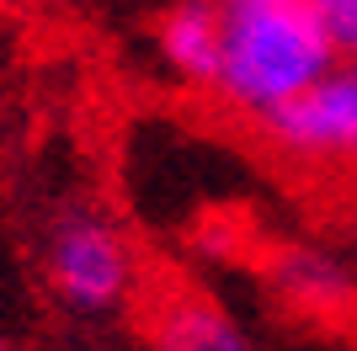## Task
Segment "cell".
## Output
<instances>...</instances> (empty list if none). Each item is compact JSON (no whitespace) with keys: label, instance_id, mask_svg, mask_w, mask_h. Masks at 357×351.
I'll return each mask as SVG.
<instances>
[{"label":"cell","instance_id":"1","mask_svg":"<svg viewBox=\"0 0 357 351\" xmlns=\"http://www.w3.org/2000/svg\"><path fill=\"white\" fill-rule=\"evenodd\" d=\"M336 64L310 0H219V75L213 102L261 123L304 96Z\"/></svg>","mask_w":357,"mask_h":351},{"label":"cell","instance_id":"2","mask_svg":"<svg viewBox=\"0 0 357 351\" xmlns=\"http://www.w3.org/2000/svg\"><path fill=\"white\" fill-rule=\"evenodd\" d=\"M43 282L54 304L75 320H112L139 292V250L107 208L75 197L59 203L43 224Z\"/></svg>","mask_w":357,"mask_h":351},{"label":"cell","instance_id":"3","mask_svg":"<svg viewBox=\"0 0 357 351\" xmlns=\"http://www.w3.org/2000/svg\"><path fill=\"white\" fill-rule=\"evenodd\" d=\"M256 128L304 165H357V58H336L304 96L267 112Z\"/></svg>","mask_w":357,"mask_h":351},{"label":"cell","instance_id":"4","mask_svg":"<svg viewBox=\"0 0 357 351\" xmlns=\"http://www.w3.org/2000/svg\"><path fill=\"white\" fill-rule=\"evenodd\" d=\"M149 351H261V346L213 298L176 288L149 309Z\"/></svg>","mask_w":357,"mask_h":351},{"label":"cell","instance_id":"5","mask_svg":"<svg viewBox=\"0 0 357 351\" xmlns=\"http://www.w3.org/2000/svg\"><path fill=\"white\" fill-rule=\"evenodd\" d=\"M165 70L192 91H213L219 75V0H176L155 32Z\"/></svg>","mask_w":357,"mask_h":351},{"label":"cell","instance_id":"6","mask_svg":"<svg viewBox=\"0 0 357 351\" xmlns=\"http://www.w3.org/2000/svg\"><path fill=\"white\" fill-rule=\"evenodd\" d=\"M272 282L304 309H347L357 298V277L342 256L320 245H288L272 256Z\"/></svg>","mask_w":357,"mask_h":351},{"label":"cell","instance_id":"7","mask_svg":"<svg viewBox=\"0 0 357 351\" xmlns=\"http://www.w3.org/2000/svg\"><path fill=\"white\" fill-rule=\"evenodd\" d=\"M336 58H357V0H310Z\"/></svg>","mask_w":357,"mask_h":351},{"label":"cell","instance_id":"8","mask_svg":"<svg viewBox=\"0 0 357 351\" xmlns=\"http://www.w3.org/2000/svg\"><path fill=\"white\" fill-rule=\"evenodd\" d=\"M22 6H43V11H64V6H75V0H22Z\"/></svg>","mask_w":357,"mask_h":351},{"label":"cell","instance_id":"9","mask_svg":"<svg viewBox=\"0 0 357 351\" xmlns=\"http://www.w3.org/2000/svg\"><path fill=\"white\" fill-rule=\"evenodd\" d=\"M0 351H11V341H6V336H0Z\"/></svg>","mask_w":357,"mask_h":351}]
</instances>
